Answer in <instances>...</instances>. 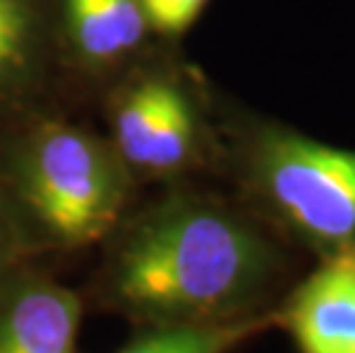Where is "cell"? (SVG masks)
<instances>
[{
  "instance_id": "cell-1",
  "label": "cell",
  "mask_w": 355,
  "mask_h": 353,
  "mask_svg": "<svg viewBox=\"0 0 355 353\" xmlns=\"http://www.w3.org/2000/svg\"><path fill=\"white\" fill-rule=\"evenodd\" d=\"M289 255L243 205L175 184L103 241L85 303L128 326L230 324L268 317Z\"/></svg>"
},
{
  "instance_id": "cell-2",
  "label": "cell",
  "mask_w": 355,
  "mask_h": 353,
  "mask_svg": "<svg viewBox=\"0 0 355 353\" xmlns=\"http://www.w3.org/2000/svg\"><path fill=\"white\" fill-rule=\"evenodd\" d=\"M135 184L110 140L64 122L28 129L0 165V193L33 255L103 243L131 209Z\"/></svg>"
},
{
  "instance_id": "cell-3",
  "label": "cell",
  "mask_w": 355,
  "mask_h": 353,
  "mask_svg": "<svg viewBox=\"0 0 355 353\" xmlns=\"http://www.w3.org/2000/svg\"><path fill=\"white\" fill-rule=\"evenodd\" d=\"M230 168L243 207L275 234L316 257L355 246V149L261 122L234 142Z\"/></svg>"
},
{
  "instance_id": "cell-4",
  "label": "cell",
  "mask_w": 355,
  "mask_h": 353,
  "mask_svg": "<svg viewBox=\"0 0 355 353\" xmlns=\"http://www.w3.org/2000/svg\"><path fill=\"white\" fill-rule=\"evenodd\" d=\"M110 142L135 182H177L211 161L198 103L163 74L140 78L119 96Z\"/></svg>"
},
{
  "instance_id": "cell-5",
  "label": "cell",
  "mask_w": 355,
  "mask_h": 353,
  "mask_svg": "<svg viewBox=\"0 0 355 353\" xmlns=\"http://www.w3.org/2000/svg\"><path fill=\"white\" fill-rule=\"evenodd\" d=\"M87 303L80 291L33 264L0 277V353H78Z\"/></svg>"
},
{
  "instance_id": "cell-6",
  "label": "cell",
  "mask_w": 355,
  "mask_h": 353,
  "mask_svg": "<svg viewBox=\"0 0 355 353\" xmlns=\"http://www.w3.org/2000/svg\"><path fill=\"white\" fill-rule=\"evenodd\" d=\"M298 353H355V246L319 257L275 307Z\"/></svg>"
},
{
  "instance_id": "cell-7",
  "label": "cell",
  "mask_w": 355,
  "mask_h": 353,
  "mask_svg": "<svg viewBox=\"0 0 355 353\" xmlns=\"http://www.w3.org/2000/svg\"><path fill=\"white\" fill-rule=\"evenodd\" d=\"M64 21L76 51L94 64L131 53L149 30L140 0H64Z\"/></svg>"
},
{
  "instance_id": "cell-8",
  "label": "cell",
  "mask_w": 355,
  "mask_h": 353,
  "mask_svg": "<svg viewBox=\"0 0 355 353\" xmlns=\"http://www.w3.org/2000/svg\"><path fill=\"white\" fill-rule=\"evenodd\" d=\"M275 328V312L230 324L131 326V335L110 353H232Z\"/></svg>"
},
{
  "instance_id": "cell-9",
  "label": "cell",
  "mask_w": 355,
  "mask_h": 353,
  "mask_svg": "<svg viewBox=\"0 0 355 353\" xmlns=\"http://www.w3.org/2000/svg\"><path fill=\"white\" fill-rule=\"evenodd\" d=\"M40 12L33 0H0V89L17 87L40 53Z\"/></svg>"
},
{
  "instance_id": "cell-10",
  "label": "cell",
  "mask_w": 355,
  "mask_h": 353,
  "mask_svg": "<svg viewBox=\"0 0 355 353\" xmlns=\"http://www.w3.org/2000/svg\"><path fill=\"white\" fill-rule=\"evenodd\" d=\"M147 26L158 35H184L202 14L207 0H140Z\"/></svg>"
},
{
  "instance_id": "cell-11",
  "label": "cell",
  "mask_w": 355,
  "mask_h": 353,
  "mask_svg": "<svg viewBox=\"0 0 355 353\" xmlns=\"http://www.w3.org/2000/svg\"><path fill=\"white\" fill-rule=\"evenodd\" d=\"M28 259H35V255L30 250L19 221L0 193V277Z\"/></svg>"
}]
</instances>
